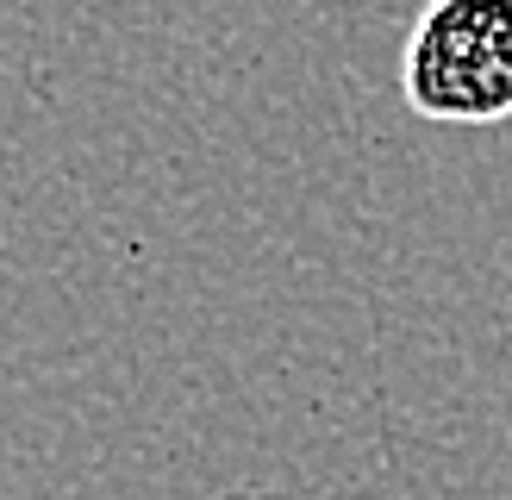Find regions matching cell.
Segmentation results:
<instances>
[{
    "label": "cell",
    "mask_w": 512,
    "mask_h": 500,
    "mask_svg": "<svg viewBox=\"0 0 512 500\" xmlns=\"http://www.w3.org/2000/svg\"><path fill=\"white\" fill-rule=\"evenodd\" d=\"M400 88L419 119H512V0H425L400 50Z\"/></svg>",
    "instance_id": "1"
}]
</instances>
